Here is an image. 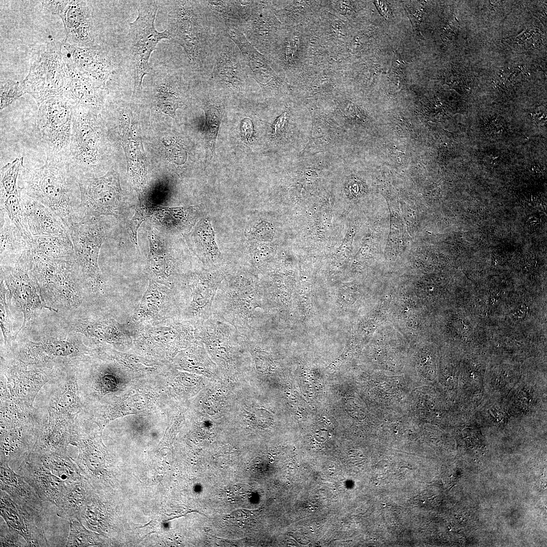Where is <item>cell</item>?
<instances>
[{
    "mask_svg": "<svg viewBox=\"0 0 547 547\" xmlns=\"http://www.w3.org/2000/svg\"><path fill=\"white\" fill-rule=\"evenodd\" d=\"M18 187L52 210L68 230L84 217L79 179L66 161L46 158L41 167L21 169Z\"/></svg>",
    "mask_w": 547,
    "mask_h": 547,
    "instance_id": "obj_1",
    "label": "cell"
},
{
    "mask_svg": "<svg viewBox=\"0 0 547 547\" xmlns=\"http://www.w3.org/2000/svg\"><path fill=\"white\" fill-rule=\"evenodd\" d=\"M264 295L249 276L238 275L221 284L212 315L233 327L246 337L261 335Z\"/></svg>",
    "mask_w": 547,
    "mask_h": 547,
    "instance_id": "obj_2",
    "label": "cell"
},
{
    "mask_svg": "<svg viewBox=\"0 0 547 547\" xmlns=\"http://www.w3.org/2000/svg\"><path fill=\"white\" fill-rule=\"evenodd\" d=\"M30 256V267L44 303L51 310L71 309L82 302L86 287L75 260L47 259Z\"/></svg>",
    "mask_w": 547,
    "mask_h": 547,
    "instance_id": "obj_3",
    "label": "cell"
},
{
    "mask_svg": "<svg viewBox=\"0 0 547 547\" xmlns=\"http://www.w3.org/2000/svg\"><path fill=\"white\" fill-rule=\"evenodd\" d=\"M48 413L16 404L1 410L0 462L18 467L32 452Z\"/></svg>",
    "mask_w": 547,
    "mask_h": 547,
    "instance_id": "obj_4",
    "label": "cell"
},
{
    "mask_svg": "<svg viewBox=\"0 0 547 547\" xmlns=\"http://www.w3.org/2000/svg\"><path fill=\"white\" fill-rule=\"evenodd\" d=\"M65 77L63 42L51 41L32 49L29 72L23 82L26 93L33 97L38 106L49 98L62 97Z\"/></svg>",
    "mask_w": 547,
    "mask_h": 547,
    "instance_id": "obj_5",
    "label": "cell"
},
{
    "mask_svg": "<svg viewBox=\"0 0 547 547\" xmlns=\"http://www.w3.org/2000/svg\"><path fill=\"white\" fill-rule=\"evenodd\" d=\"M98 109L75 105L67 162L78 179L93 177L102 157Z\"/></svg>",
    "mask_w": 547,
    "mask_h": 547,
    "instance_id": "obj_6",
    "label": "cell"
},
{
    "mask_svg": "<svg viewBox=\"0 0 547 547\" xmlns=\"http://www.w3.org/2000/svg\"><path fill=\"white\" fill-rule=\"evenodd\" d=\"M158 2L139 1L136 6L138 16L133 22L129 23V53L132 77L135 89L137 92L142 89L144 76L150 74L152 70L149 64L151 53L156 49L160 41L171 39L166 29L162 32L155 29L154 20L159 8Z\"/></svg>",
    "mask_w": 547,
    "mask_h": 547,
    "instance_id": "obj_7",
    "label": "cell"
},
{
    "mask_svg": "<svg viewBox=\"0 0 547 547\" xmlns=\"http://www.w3.org/2000/svg\"><path fill=\"white\" fill-rule=\"evenodd\" d=\"M75 105L58 97L49 98L38 106L36 127L46 158L67 162Z\"/></svg>",
    "mask_w": 547,
    "mask_h": 547,
    "instance_id": "obj_8",
    "label": "cell"
},
{
    "mask_svg": "<svg viewBox=\"0 0 547 547\" xmlns=\"http://www.w3.org/2000/svg\"><path fill=\"white\" fill-rule=\"evenodd\" d=\"M99 218L84 217L68 228L76 264L86 286L94 292H102L104 286L98 257L106 232L104 223Z\"/></svg>",
    "mask_w": 547,
    "mask_h": 547,
    "instance_id": "obj_9",
    "label": "cell"
},
{
    "mask_svg": "<svg viewBox=\"0 0 547 547\" xmlns=\"http://www.w3.org/2000/svg\"><path fill=\"white\" fill-rule=\"evenodd\" d=\"M223 275L218 271L192 273L179 284L176 318L194 326L210 318Z\"/></svg>",
    "mask_w": 547,
    "mask_h": 547,
    "instance_id": "obj_10",
    "label": "cell"
},
{
    "mask_svg": "<svg viewBox=\"0 0 547 547\" xmlns=\"http://www.w3.org/2000/svg\"><path fill=\"white\" fill-rule=\"evenodd\" d=\"M132 342L158 356H172L196 340L192 324L176 317L131 329Z\"/></svg>",
    "mask_w": 547,
    "mask_h": 547,
    "instance_id": "obj_11",
    "label": "cell"
},
{
    "mask_svg": "<svg viewBox=\"0 0 547 547\" xmlns=\"http://www.w3.org/2000/svg\"><path fill=\"white\" fill-rule=\"evenodd\" d=\"M1 377L10 394V400L26 407L32 408L34 400L42 387L48 382L58 379L66 370L56 367L29 365L16 359L1 361Z\"/></svg>",
    "mask_w": 547,
    "mask_h": 547,
    "instance_id": "obj_12",
    "label": "cell"
},
{
    "mask_svg": "<svg viewBox=\"0 0 547 547\" xmlns=\"http://www.w3.org/2000/svg\"><path fill=\"white\" fill-rule=\"evenodd\" d=\"M95 355L96 350L90 349L81 341L46 337L22 343L16 350L14 358L29 365L58 367L92 358Z\"/></svg>",
    "mask_w": 547,
    "mask_h": 547,
    "instance_id": "obj_13",
    "label": "cell"
},
{
    "mask_svg": "<svg viewBox=\"0 0 547 547\" xmlns=\"http://www.w3.org/2000/svg\"><path fill=\"white\" fill-rule=\"evenodd\" d=\"M1 280L4 281L23 314V322L16 334V338L36 311L43 308L51 309L42 299L38 287L30 269L27 251L16 262L1 265Z\"/></svg>",
    "mask_w": 547,
    "mask_h": 547,
    "instance_id": "obj_14",
    "label": "cell"
},
{
    "mask_svg": "<svg viewBox=\"0 0 547 547\" xmlns=\"http://www.w3.org/2000/svg\"><path fill=\"white\" fill-rule=\"evenodd\" d=\"M79 183L84 217H120L123 211L121 192L114 172L98 178H81Z\"/></svg>",
    "mask_w": 547,
    "mask_h": 547,
    "instance_id": "obj_15",
    "label": "cell"
},
{
    "mask_svg": "<svg viewBox=\"0 0 547 547\" xmlns=\"http://www.w3.org/2000/svg\"><path fill=\"white\" fill-rule=\"evenodd\" d=\"M171 2L166 29L171 39L184 48L191 65L198 68L201 61L203 40L194 2Z\"/></svg>",
    "mask_w": 547,
    "mask_h": 547,
    "instance_id": "obj_16",
    "label": "cell"
},
{
    "mask_svg": "<svg viewBox=\"0 0 547 547\" xmlns=\"http://www.w3.org/2000/svg\"><path fill=\"white\" fill-rule=\"evenodd\" d=\"M64 50L80 73L96 87L107 91L117 79L119 67L113 56L99 47L82 49L63 42Z\"/></svg>",
    "mask_w": 547,
    "mask_h": 547,
    "instance_id": "obj_17",
    "label": "cell"
},
{
    "mask_svg": "<svg viewBox=\"0 0 547 547\" xmlns=\"http://www.w3.org/2000/svg\"><path fill=\"white\" fill-rule=\"evenodd\" d=\"M176 316V291L149 278L147 288L127 324L132 329Z\"/></svg>",
    "mask_w": 547,
    "mask_h": 547,
    "instance_id": "obj_18",
    "label": "cell"
},
{
    "mask_svg": "<svg viewBox=\"0 0 547 547\" xmlns=\"http://www.w3.org/2000/svg\"><path fill=\"white\" fill-rule=\"evenodd\" d=\"M93 14L91 1H70L66 10L60 16L66 33V43L82 49L99 47L96 41Z\"/></svg>",
    "mask_w": 547,
    "mask_h": 547,
    "instance_id": "obj_19",
    "label": "cell"
},
{
    "mask_svg": "<svg viewBox=\"0 0 547 547\" xmlns=\"http://www.w3.org/2000/svg\"><path fill=\"white\" fill-rule=\"evenodd\" d=\"M18 471L43 501L58 506L64 481L46 467L40 456L31 452L19 466Z\"/></svg>",
    "mask_w": 547,
    "mask_h": 547,
    "instance_id": "obj_20",
    "label": "cell"
},
{
    "mask_svg": "<svg viewBox=\"0 0 547 547\" xmlns=\"http://www.w3.org/2000/svg\"><path fill=\"white\" fill-rule=\"evenodd\" d=\"M1 516L8 526L23 537L28 546H48L42 526L37 524L35 517L16 503L1 489Z\"/></svg>",
    "mask_w": 547,
    "mask_h": 547,
    "instance_id": "obj_21",
    "label": "cell"
},
{
    "mask_svg": "<svg viewBox=\"0 0 547 547\" xmlns=\"http://www.w3.org/2000/svg\"><path fill=\"white\" fill-rule=\"evenodd\" d=\"M64 51L65 54V80L62 97L76 105L99 109L103 105L108 91L98 88L83 75L67 55L64 48Z\"/></svg>",
    "mask_w": 547,
    "mask_h": 547,
    "instance_id": "obj_22",
    "label": "cell"
},
{
    "mask_svg": "<svg viewBox=\"0 0 547 547\" xmlns=\"http://www.w3.org/2000/svg\"><path fill=\"white\" fill-rule=\"evenodd\" d=\"M63 375L59 379L58 386L51 397L47 412L49 416L74 418L85 410V404L80 390L75 369H66Z\"/></svg>",
    "mask_w": 547,
    "mask_h": 547,
    "instance_id": "obj_23",
    "label": "cell"
},
{
    "mask_svg": "<svg viewBox=\"0 0 547 547\" xmlns=\"http://www.w3.org/2000/svg\"><path fill=\"white\" fill-rule=\"evenodd\" d=\"M70 327L75 332L114 346L133 342L129 325L121 324L112 318L80 319L72 322Z\"/></svg>",
    "mask_w": 547,
    "mask_h": 547,
    "instance_id": "obj_24",
    "label": "cell"
},
{
    "mask_svg": "<svg viewBox=\"0 0 547 547\" xmlns=\"http://www.w3.org/2000/svg\"><path fill=\"white\" fill-rule=\"evenodd\" d=\"M74 418L49 416L44 424L32 452L40 456L53 454H68Z\"/></svg>",
    "mask_w": 547,
    "mask_h": 547,
    "instance_id": "obj_25",
    "label": "cell"
},
{
    "mask_svg": "<svg viewBox=\"0 0 547 547\" xmlns=\"http://www.w3.org/2000/svg\"><path fill=\"white\" fill-rule=\"evenodd\" d=\"M149 252L147 258L149 278L176 291L179 284L178 267L161 237L153 230L148 233Z\"/></svg>",
    "mask_w": 547,
    "mask_h": 547,
    "instance_id": "obj_26",
    "label": "cell"
},
{
    "mask_svg": "<svg viewBox=\"0 0 547 547\" xmlns=\"http://www.w3.org/2000/svg\"><path fill=\"white\" fill-rule=\"evenodd\" d=\"M18 190L28 227L32 236L69 233L63 222L52 210Z\"/></svg>",
    "mask_w": 547,
    "mask_h": 547,
    "instance_id": "obj_27",
    "label": "cell"
},
{
    "mask_svg": "<svg viewBox=\"0 0 547 547\" xmlns=\"http://www.w3.org/2000/svg\"><path fill=\"white\" fill-rule=\"evenodd\" d=\"M1 489L6 492L16 503L32 514L37 522L44 515L43 500L35 490L19 474L9 466L1 465Z\"/></svg>",
    "mask_w": 547,
    "mask_h": 547,
    "instance_id": "obj_28",
    "label": "cell"
},
{
    "mask_svg": "<svg viewBox=\"0 0 547 547\" xmlns=\"http://www.w3.org/2000/svg\"><path fill=\"white\" fill-rule=\"evenodd\" d=\"M91 487L84 477L75 481H64L62 497L57 506V515L69 521H80L81 512L90 498Z\"/></svg>",
    "mask_w": 547,
    "mask_h": 547,
    "instance_id": "obj_29",
    "label": "cell"
},
{
    "mask_svg": "<svg viewBox=\"0 0 547 547\" xmlns=\"http://www.w3.org/2000/svg\"><path fill=\"white\" fill-rule=\"evenodd\" d=\"M28 251L32 257L75 260L74 247L69 233L61 236H33L29 243Z\"/></svg>",
    "mask_w": 547,
    "mask_h": 547,
    "instance_id": "obj_30",
    "label": "cell"
},
{
    "mask_svg": "<svg viewBox=\"0 0 547 547\" xmlns=\"http://www.w3.org/2000/svg\"><path fill=\"white\" fill-rule=\"evenodd\" d=\"M29 243L5 212L1 210V265L18 261L28 250Z\"/></svg>",
    "mask_w": 547,
    "mask_h": 547,
    "instance_id": "obj_31",
    "label": "cell"
},
{
    "mask_svg": "<svg viewBox=\"0 0 547 547\" xmlns=\"http://www.w3.org/2000/svg\"><path fill=\"white\" fill-rule=\"evenodd\" d=\"M211 223L207 219L201 220L193 230L191 238L198 257L206 266L219 265L222 260L216 245Z\"/></svg>",
    "mask_w": 547,
    "mask_h": 547,
    "instance_id": "obj_32",
    "label": "cell"
},
{
    "mask_svg": "<svg viewBox=\"0 0 547 547\" xmlns=\"http://www.w3.org/2000/svg\"><path fill=\"white\" fill-rule=\"evenodd\" d=\"M40 457L46 467L64 481H75L84 477L68 454L53 453Z\"/></svg>",
    "mask_w": 547,
    "mask_h": 547,
    "instance_id": "obj_33",
    "label": "cell"
},
{
    "mask_svg": "<svg viewBox=\"0 0 547 547\" xmlns=\"http://www.w3.org/2000/svg\"><path fill=\"white\" fill-rule=\"evenodd\" d=\"M1 210L5 212L25 240L30 242L33 236L28 227L19 190L9 194H1Z\"/></svg>",
    "mask_w": 547,
    "mask_h": 547,
    "instance_id": "obj_34",
    "label": "cell"
},
{
    "mask_svg": "<svg viewBox=\"0 0 547 547\" xmlns=\"http://www.w3.org/2000/svg\"><path fill=\"white\" fill-rule=\"evenodd\" d=\"M205 124L204 137L206 142V161L210 163L215 155L216 142L218 130L223 118L220 109L213 104L204 107Z\"/></svg>",
    "mask_w": 547,
    "mask_h": 547,
    "instance_id": "obj_35",
    "label": "cell"
},
{
    "mask_svg": "<svg viewBox=\"0 0 547 547\" xmlns=\"http://www.w3.org/2000/svg\"><path fill=\"white\" fill-rule=\"evenodd\" d=\"M161 77L163 81L156 86L154 93L157 106L161 111L175 118L181 101L175 94L171 85L166 82L165 76Z\"/></svg>",
    "mask_w": 547,
    "mask_h": 547,
    "instance_id": "obj_36",
    "label": "cell"
},
{
    "mask_svg": "<svg viewBox=\"0 0 547 547\" xmlns=\"http://www.w3.org/2000/svg\"><path fill=\"white\" fill-rule=\"evenodd\" d=\"M23 162V157L16 158L1 168V194H9L18 191V180Z\"/></svg>",
    "mask_w": 547,
    "mask_h": 547,
    "instance_id": "obj_37",
    "label": "cell"
},
{
    "mask_svg": "<svg viewBox=\"0 0 547 547\" xmlns=\"http://www.w3.org/2000/svg\"><path fill=\"white\" fill-rule=\"evenodd\" d=\"M406 241V231L402 220L397 213L391 211L390 231L386 251L394 254L402 251L405 247Z\"/></svg>",
    "mask_w": 547,
    "mask_h": 547,
    "instance_id": "obj_38",
    "label": "cell"
},
{
    "mask_svg": "<svg viewBox=\"0 0 547 547\" xmlns=\"http://www.w3.org/2000/svg\"><path fill=\"white\" fill-rule=\"evenodd\" d=\"M70 521V529L66 546H87L99 544L92 533L77 519Z\"/></svg>",
    "mask_w": 547,
    "mask_h": 547,
    "instance_id": "obj_39",
    "label": "cell"
},
{
    "mask_svg": "<svg viewBox=\"0 0 547 547\" xmlns=\"http://www.w3.org/2000/svg\"><path fill=\"white\" fill-rule=\"evenodd\" d=\"M8 290L2 280H1L0 291V325L6 347H11L15 338L12 333L10 312L7 302L6 295Z\"/></svg>",
    "mask_w": 547,
    "mask_h": 547,
    "instance_id": "obj_40",
    "label": "cell"
},
{
    "mask_svg": "<svg viewBox=\"0 0 547 547\" xmlns=\"http://www.w3.org/2000/svg\"><path fill=\"white\" fill-rule=\"evenodd\" d=\"M1 109H3L14 101L26 93L23 81L8 80L1 82Z\"/></svg>",
    "mask_w": 547,
    "mask_h": 547,
    "instance_id": "obj_41",
    "label": "cell"
},
{
    "mask_svg": "<svg viewBox=\"0 0 547 547\" xmlns=\"http://www.w3.org/2000/svg\"><path fill=\"white\" fill-rule=\"evenodd\" d=\"M151 209L152 207L140 201L139 205L135 210L133 216L127 224L126 227L131 241L138 252H139V249L137 241V232L142 223L150 217Z\"/></svg>",
    "mask_w": 547,
    "mask_h": 547,
    "instance_id": "obj_42",
    "label": "cell"
},
{
    "mask_svg": "<svg viewBox=\"0 0 547 547\" xmlns=\"http://www.w3.org/2000/svg\"><path fill=\"white\" fill-rule=\"evenodd\" d=\"M219 75L221 80L225 83L231 84L233 86L240 83V78L238 76L239 72L233 64L229 59H225L220 63L218 68Z\"/></svg>",
    "mask_w": 547,
    "mask_h": 547,
    "instance_id": "obj_43",
    "label": "cell"
},
{
    "mask_svg": "<svg viewBox=\"0 0 547 547\" xmlns=\"http://www.w3.org/2000/svg\"><path fill=\"white\" fill-rule=\"evenodd\" d=\"M19 534L7 526L1 525V546H28L27 542H22Z\"/></svg>",
    "mask_w": 547,
    "mask_h": 547,
    "instance_id": "obj_44",
    "label": "cell"
},
{
    "mask_svg": "<svg viewBox=\"0 0 547 547\" xmlns=\"http://www.w3.org/2000/svg\"><path fill=\"white\" fill-rule=\"evenodd\" d=\"M424 4L425 3L422 1H411L405 4L406 11L412 24L418 31L423 16Z\"/></svg>",
    "mask_w": 547,
    "mask_h": 547,
    "instance_id": "obj_45",
    "label": "cell"
},
{
    "mask_svg": "<svg viewBox=\"0 0 547 547\" xmlns=\"http://www.w3.org/2000/svg\"><path fill=\"white\" fill-rule=\"evenodd\" d=\"M69 2L70 1H43L42 5L44 9L49 13L60 16L65 11Z\"/></svg>",
    "mask_w": 547,
    "mask_h": 547,
    "instance_id": "obj_46",
    "label": "cell"
},
{
    "mask_svg": "<svg viewBox=\"0 0 547 547\" xmlns=\"http://www.w3.org/2000/svg\"><path fill=\"white\" fill-rule=\"evenodd\" d=\"M240 133L242 139L246 143L251 142L254 134V129L250 119L245 118L241 121Z\"/></svg>",
    "mask_w": 547,
    "mask_h": 547,
    "instance_id": "obj_47",
    "label": "cell"
},
{
    "mask_svg": "<svg viewBox=\"0 0 547 547\" xmlns=\"http://www.w3.org/2000/svg\"><path fill=\"white\" fill-rule=\"evenodd\" d=\"M505 125L500 120L494 119L490 121L487 125L486 130L490 135L493 136L500 135L504 130Z\"/></svg>",
    "mask_w": 547,
    "mask_h": 547,
    "instance_id": "obj_48",
    "label": "cell"
},
{
    "mask_svg": "<svg viewBox=\"0 0 547 547\" xmlns=\"http://www.w3.org/2000/svg\"><path fill=\"white\" fill-rule=\"evenodd\" d=\"M287 118V113L285 112L280 115L274 122L273 128L274 134L276 137H279L283 133Z\"/></svg>",
    "mask_w": 547,
    "mask_h": 547,
    "instance_id": "obj_49",
    "label": "cell"
},
{
    "mask_svg": "<svg viewBox=\"0 0 547 547\" xmlns=\"http://www.w3.org/2000/svg\"><path fill=\"white\" fill-rule=\"evenodd\" d=\"M374 3L381 15L383 17H386L387 15H388L389 11L386 3L380 1H375Z\"/></svg>",
    "mask_w": 547,
    "mask_h": 547,
    "instance_id": "obj_50",
    "label": "cell"
}]
</instances>
